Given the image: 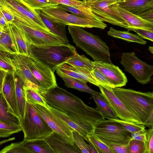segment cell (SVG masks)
Wrapping results in <instances>:
<instances>
[{
  "label": "cell",
  "instance_id": "obj_7",
  "mask_svg": "<svg viewBox=\"0 0 153 153\" xmlns=\"http://www.w3.org/2000/svg\"><path fill=\"white\" fill-rule=\"evenodd\" d=\"M106 144L128 145L131 134L120 123L110 120H104L94 126L92 134Z\"/></svg>",
  "mask_w": 153,
  "mask_h": 153
},
{
  "label": "cell",
  "instance_id": "obj_8",
  "mask_svg": "<svg viewBox=\"0 0 153 153\" xmlns=\"http://www.w3.org/2000/svg\"><path fill=\"white\" fill-rule=\"evenodd\" d=\"M53 21L66 25H74L84 28L105 29L107 25L102 21L79 16L68 13L61 9L54 7L40 9Z\"/></svg>",
  "mask_w": 153,
  "mask_h": 153
},
{
  "label": "cell",
  "instance_id": "obj_60",
  "mask_svg": "<svg viewBox=\"0 0 153 153\" xmlns=\"http://www.w3.org/2000/svg\"><path fill=\"white\" fill-rule=\"evenodd\" d=\"M1 142H0V145L1 144Z\"/></svg>",
  "mask_w": 153,
  "mask_h": 153
},
{
  "label": "cell",
  "instance_id": "obj_41",
  "mask_svg": "<svg viewBox=\"0 0 153 153\" xmlns=\"http://www.w3.org/2000/svg\"><path fill=\"white\" fill-rule=\"evenodd\" d=\"M34 10L55 6L58 4L53 3L49 0H22Z\"/></svg>",
  "mask_w": 153,
  "mask_h": 153
},
{
  "label": "cell",
  "instance_id": "obj_29",
  "mask_svg": "<svg viewBox=\"0 0 153 153\" xmlns=\"http://www.w3.org/2000/svg\"><path fill=\"white\" fill-rule=\"evenodd\" d=\"M92 97L96 104L97 108L102 114L105 118H118L114 112L102 96L97 97L92 95Z\"/></svg>",
  "mask_w": 153,
  "mask_h": 153
},
{
  "label": "cell",
  "instance_id": "obj_31",
  "mask_svg": "<svg viewBox=\"0 0 153 153\" xmlns=\"http://www.w3.org/2000/svg\"><path fill=\"white\" fill-rule=\"evenodd\" d=\"M49 108L53 113L64 121L82 136L85 140L87 141V136L88 134V133L75 121L62 112L49 106Z\"/></svg>",
  "mask_w": 153,
  "mask_h": 153
},
{
  "label": "cell",
  "instance_id": "obj_59",
  "mask_svg": "<svg viewBox=\"0 0 153 153\" xmlns=\"http://www.w3.org/2000/svg\"><path fill=\"white\" fill-rule=\"evenodd\" d=\"M75 0L80 1H82V0Z\"/></svg>",
  "mask_w": 153,
  "mask_h": 153
},
{
  "label": "cell",
  "instance_id": "obj_1",
  "mask_svg": "<svg viewBox=\"0 0 153 153\" xmlns=\"http://www.w3.org/2000/svg\"><path fill=\"white\" fill-rule=\"evenodd\" d=\"M39 92L49 106L75 121L88 134H92L97 123L105 119L97 108L88 106L79 97L57 86Z\"/></svg>",
  "mask_w": 153,
  "mask_h": 153
},
{
  "label": "cell",
  "instance_id": "obj_22",
  "mask_svg": "<svg viewBox=\"0 0 153 153\" xmlns=\"http://www.w3.org/2000/svg\"><path fill=\"white\" fill-rule=\"evenodd\" d=\"M35 10L44 23L52 33L62 39L67 44H69L67 37L65 25L54 22L40 10Z\"/></svg>",
  "mask_w": 153,
  "mask_h": 153
},
{
  "label": "cell",
  "instance_id": "obj_46",
  "mask_svg": "<svg viewBox=\"0 0 153 153\" xmlns=\"http://www.w3.org/2000/svg\"><path fill=\"white\" fill-rule=\"evenodd\" d=\"M145 153H153V127L146 130Z\"/></svg>",
  "mask_w": 153,
  "mask_h": 153
},
{
  "label": "cell",
  "instance_id": "obj_2",
  "mask_svg": "<svg viewBox=\"0 0 153 153\" xmlns=\"http://www.w3.org/2000/svg\"><path fill=\"white\" fill-rule=\"evenodd\" d=\"M115 95L145 126L153 127V92H142L120 87L112 88Z\"/></svg>",
  "mask_w": 153,
  "mask_h": 153
},
{
  "label": "cell",
  "instance_id": "obj_38",
  "mask_svg": "<svg viewBox=\"0 0 153 153\" xmlns=\"http://www.w3.org/2000/svg\"><path fill=\"white\" fill-rule=\"evenodd\" d=\"M0 67L8 72H13L15 70L12 62L11 54L1 50Z\"/></svg>",
  "mask_w": 153,
  "mask_h": 153
},
{
  "label": "cell",
  "instance_id": "obj_25",
  "mask_svg": "<svg viewBox=\"0 0 153 153\" xmlns=\"http://www.w3.org/2000/svg\"><path fill=\"white\" fill-rule=\"evenodd\" d=\"M0 121L20 126V120L14 114L2 91H0Z\"/></svg>",
  "mask_w": 153,
  "mask_h": 153
},
{
  "label": "cell",
  "instance_id": "obj_6",
  "mask_svg": "<svg viewBox=\"0 0 153 153\" xmlns=\"http://www.w3.org/2000/svg\"><path fill=\"white\" fill-rule=\"evenodd\" d=\"M20 123L25 140L44 139L53 131L33 105L27 102L24 117Z\"/></svg>",
  "mask_w": 153,
  "mask_h": 153
},
{
  "label": "cell",
  "instance_id": "obj_27",
  "mask_svg": "<svg viewBox=\"0 0 153 153\" xmlns=\"http://www.w3.org/2000/svg\"><path fill=\"white\" fill-rule=\"evenodd\" d=\"M0 50L11 54H18L14 39L10 32L8 25L3 27L2 32L0 36Z\"/></svg>",
  "mask_w": 153,
  "mask_h": 153
},
{
  "label": "cell",
  "instance_id": "obj_39",
  "mask_svg": "<svg viewBox=\"0 0 153 153\" xmlns=\"http://www.w3.org/2000/svg\"><path fill=\"white\" fill-rule=\"evenodd\" d=\"M0 153H31L27 148L23 146L21 142L12 143L5 147Z\"/></svg>",
  "mask_w": 153,
  "mask_h": 153
},
{
  "label": "cell",
  "instance_id": "obj_5",
  "mask_svg": "<svg viewBox=\"0 0 153 153\" xmlns=\"http://www.w3.org/2000/svg\"><path fill=\"white\" fill-rule=\"evenodd\" d=\"M0 4L4 9L14 17V20L34 29L52 33L36 10L30 7L22 0H0Z\"/></svg>",
  "mask_w": 153,
  "mask_h": 153
},
{
  "label": "cell",
  "instance_id": "obj_33",
  "mask_svg": "<svg viewBox=\"0 0 153 153\" xmlns=\"http://www.w3.org/2000/svg\"><path fill=\"white\" fill-rule=\"evenodd\" d=\"M65 63L70 65L86 68L91 71L94 66L92 61L84 55H80L77 53Z\"/></svg>",
  "mask_w": 153,
  "mask_h": 153
},
{
  "label": "cell",
  "instance_id": "obj_53",
  "mask_svg": "<svg viewBox=\"0 0 153 153\" xmlns=\"http://www.w3.org/2000/svg\"><path fill=\"white\" fill-rule=\"evenodd\" d=\"M7 25L8 24L6 22L0 9V27L3 28L7 26Z\"/></svg>",
  "mask_w": 153,
  "mask_h": 153
},
{
  "label": "cell",
  "instance_id": "obj_13",
  "mask_svg": "<svg viewBox=\"0 0 153 153\" xmlns=\"http://www.w3.org/2000/svg\"><path fill=\"white\" fill-rule=\"evenodd\" d=\"M113 2L110 0H98L90 6L92 11L101 21L118 26L127 29L129 26L121 16L111 8L109 5Z\"/></svg>",
  "mask_w": 153,
  "mask_h": 153
},
{
  "label": "cell",
  "instance_id": "obj_52",
  "mask_svg": "<svg viewBox=\"0 0 153 153\" xmlns=\"http://www.w3.org/2000/svg\"><path fill=\"white\" fill-rule=\"evenodd\" d=\"M7 73L0 67V91H2L3 82Z\"/></svg>",
  "mask_w": 153,
  "mask_h": 153
},
{
  "label": "cell",
  "instance_id": "obj_28",
  "mask_svg": "<svg viewBox=\"0 0 153 153\" xmlns=\"http://www.w3.org/2000/svg\"><path fill=\"white\" fill-rule=\"evenodd\" d=\"M107 33L112 37L121 39L128 42H136L144 45L147 43V42L138 35L130 33L128 31L119 30L110 27Z\"/></svg>",
  "mask_w": 153,
  "mask_h": 153
},
{
  "label": "cell",
  "instance_id": "obj_58",
  "mask_svg": "<svg viewBox=\"0 0 153 153\" xmlns=\"http://www.w3.org/2000/svg\"><path fill=\"white\" fill-rule=\"evenodd\" d=\"M89 0H82V1L83 2H86L88 1Z\"/></svg>",
  "mask_w": 153,
  "mask_h": 153
},
{
  "label": "cell",
  "instance_id": "obj_34",
  "mask_svg": "<svg viewBox=\"0 0 153 153\" xmlns=\"http://www.w3.org/2000/svg\"><path fill=\"white\" fill-rule=\"evenodd\" d=\"M72 135L74 142L80 149L82 153H97L93 146L90 143H87L83 137L77 132L73 130Z\"/></svg>",
  "mask_w": 153,
  "mask_h": 153
},
{
  "label": "cell",
  "instance_id": "obj_9",
  "mask_svg": "<svg viewBox=\"0 0 153 153\" xmlns=\"http://www.w3.org/2000/svg\"><path fill=\"white\" fill-rule=\"evenodd\" d=\"M120 62L125 71L131 74L139 83L145 85L151 80L153 65L140 59L134 52L123 53Z\"/></svg>",
  "mask_w": 153,
  "mask_h": 153
},
{
  "label": "cell",
  "instance_id": "obj_3",
  "mask_svg": "<svg viewBox=\"0 0 153 153\" xmlns=\"http://www.w3.org/2000/svg\"><path fill=\"white\" fill-rule=\"evenodd\" d=\"M68 28L76 45L90 56L94 61L112 63L109 48L98 36L78 26L70 25Z\"/></svg>",
  "mask_w": 153,
  "mask_h": 153
},
{
  "label": "cell",
  "instance_id": "obj_10",
  "mask_svg": "<svg viewBox=\"0 0 153 153\" xmlns=\"http://www.w3.org/2000/svg\"><path fill=\"white\" fill-rule=\"evenodd\" d=\"M20 55L39 82L42 89L40 91H47L57 86L54 73L50 68L31 57Z\"/></svg>",
  "mask_w": 153,
  "mask_h": 153
},
{
  "label": "cell",
  "instance_id": "obj_43",
  "mask_svg": "<svg viewBox=\"0 0 153 153\" xmlns=\"http://www.w3.org/2000/svg\"><path fill=\"white\" fill-rule=\"evenodd\" d=\"M91 73L93 78L99 85L111 88L114 87L108 79L94 66Z\"/></svg>",
  "mask_w": 153,
  "mask_h": 153
},
{
  "label": "cell",
  "instance_id": "obj_42",
  "mask_svg": "<svg viewBox=\"0 0 153 153\" xmlns=\"http://www.w3.org/2000/svg\"><path fill=\"white\" fill-rule=\"evenodd\" d=\"M128 146L129 153H145V143L143 141L131 139Z\"/></svg>",
  "mask_w": 153,
  "mask_h": 153
},
{
  "label": "cell",
  "instance_id": "obj_18",
  "mask_svg": "<svg viewBox=\"0 0 153 153\" xmlns=\"http://www.w3.org/2000/svg\"><path fill=\"white\" fill-rule=\"evenodd\" d=\"M109 6L125 20L129 28H140L153 31V22L145 20L138 15L123 9L116 3L110 4Z\"/></svg>",
  "mask_w": 153,
  "mask_h": 153
},
{
  "label": "cell",
  "instance_id": "obj_47",
  "mask_svg": "<svg viewBox=\"0 0 153 153\" xmlns=\"http://www.w3.org/2000/svg\"><path fill=\"white\" fill-rule=\"evenodd\" d=\"M128 31L132 30L135 32L142 38L153 41V31L137 28H129Z\"/></svg>",
  "mask_w": 153,
  "mask_h": 153
},
{
  "label": "cell",
  "instance_id": "obj_16",
  "mask_svg": "<svg viewBox=\"0 0 153 153\" xmlns=\"http://www.w3.org/2000/svg\"><path fill=\"white\" fill-rule=\"evenodd\" d=\"M11 61L15 71L24 81L26 87L32 88L38 91L42 90L39 82L34 76L30 69L18 53L11 54Z\"/></svg>",
  "mask_w": 153,
  "mask_h": 153
},
{
  "label": "cell",
  "instance_id": "obj_20",
  "mask_svg": "<svg viewBox=\"0 0 153 153\" xmlns=\"http://www.w3.org/2000/svg\"><path fill=\"white\" fill-rule=\"evenodd\" d=\"M7 24L10 32L14 39L18 54L29 56L30 44L26 40L22 30L13 22Z\"/></svg>",
  "mask_w": 153,
  "mask_h": 153
},
{
  "label": "cell",
  "instance_id": "obj_49",
  "mask_svg": "<svg viewBox=\"0 0 153 153\" xmlns=\"http://www.w3.org/2000/svg\"><path fill=\"white\" fill-rule=\"evenodd\" d=\"M138 15L145 20L153 22V9L145 10Z\"/></svg>",
  "mask_w": 153,
  "mask_h": 153
},
{
  "label": "cell",
  "instance_id": "obj_57",
  "mask_svg": "<svg viewBox=\"0 0 153 153\" xmlns=\"http://www.w3.org/2000/svg\"><path fill=\"white\" fill-rule=\"evenodd\" d=\"M3 30V28H1L0 27V36H1L2 33V32Z\"/></svg>",
  "mask_w": 153,
  "mask_h": 153
},
{
  "label": "cell",
  "instance_id": "obj_26",
  "mask_svg": "<svg viewBox=\"0 0 153 153\" xmlns=\"http://www.w3.org/2000/svg\"><path fill=\"white\" fill-rule=\"evenodd\" d=\"M21 143L31 153H54L44 138L31 140L24 139Z\"/></svg>",
  "mask_w": 153,
  "mask_h": 153
},
{
  "label": "cell",
  "instance_id": "obj_4",
  "mask_svg": "<svg viewBox=\"0 0 153 153\" xmlns=\"http://www.w3.org/2000/svg\"><path fill=\"white\" fill-rule=\"evenodd\" d=\"M31 57L44 65L54 73L57 68L77 53L69 44L38 45L30 44Z\"/></svg>",
  "mask_w": 153,
  "mask_h": 153
},
{
  "label": "cell",
  "instance_id": "obj_40",
  "mask_svg": "<svg viewBox=\"0 0 153 153\" xmlns=\"http://www.w3.org/2000/svg\"><path fill=\"white\" fill-rule=\"evenodd\" d=\"M72 66L83 81L89 82L98 87L99 85L93 77L90 71L84 68Z\"/></svg>",
  "mask_w": 153,
  "mask_h": 153
},
{
  "label": "cell",
  "instance_id": "obj_36",
  "mask_svg": "<svg viewBox=\"0 0 153 153\" xmlns=\"http://www.w3.org/2000/svg\"><path fill=\"white\" fill-rule=\"evenodd\" d=\"M120 123L125 129L131 134L137 132L146 130L145 125L143 124H138L132 122L124 120L119 119L107 118Z\"/></svg>",
  "mask_w": 153,
  "mask_h": 153
},
{
  "label": "cell",
  "instance_id": "obj_48",
  "mask_svg": "<svg viewBox=\"0 0 153 153\" xmlns=\"http://www.w3.org/2000/svg\"><path fill=\"white\" fill-rule=\"evenodd\" d=\"M112 153H129L128 145L115 143L107 144Z\"/></svg>",
  "mask_w": 153,
  "mask_h": 153
},
{
  "label": "cell",
  "instance_id": "obj_15",
  "mask_svg": "<svg viewBox=\"0 0 153 153\" xmlns=\"http://www.w3.org/2000/svg\"><path fill=\"white\" fill-rule=\"evenodd\" d=\"M96 67L109 80L114 87H121L125 86L127 79L125 74L118 66L112 63L102 61H92Z\"/></svg>",
  "mask_w": 153,
  "mask_h": 153
},
{
  "label": "cell",
  "instance_id": "obj_54",
  "mask_svg": "<svg viewBox=\"0 0 153 153\" xmlns=\"http://www.w3.org/2000/svg\"><path fill=\"white\" fill-rule=\"evenodd\" d=\"M98 0H89L85 3L88 6H90L92 4Z\"/></svg>",
  "mask_w": 153,
  "mask_h": 153
},
{
  "label": "cell",
  "instance_id": "obj_45",
  "mask_svg": "<svg viewBox=\"0 0 153 153\" xmlns=\"http://www.w3.org/2000/svg\"><path fill=\"white\" fill-rule=\"evenodd\" d=\"M57 69L69 76L79 79L82 81L85 82L83 81L80 78L79 75L74 71L72 66L66 63H64L62 64Z\"/></svg>",
  "mask_w": 153,
  "mask_h": 153
},
{
  "label": "cell",
  "instance_id": "obj_37",
  "mask_svg": "<svg viewBox=\"0 0 153 153\" xmlns=\"http://www.w3.org/2000/svg\"><path fill=\"white\" fill-rule=\"evenodd\" d=\"M22 131L20 126L0 121V137H6Z\"/></svg>",
  "mask_w": 153,
  "mask_h": 153
},
{
  "label": "cell",
  "instance_id": "obj_44",
  "mask_svg": "<svg viewBox=\"0 0 153 153\" xmlns=\"http://www.w3.org/2000/svg\"><path fill=\"white\" fill-rule=\"evenodd\" d=\"M56 7L58 8L61 9L65 11L70 12L73 14L79 16L96 19L90 15L72 6L59 4L56 6Z\"/></svg>",
  "mask_w": 153,
  "mask_h": 153
},
{
  "label": "cell",
  "instance_id": "obj_11",
  "mask_svg": "<svg viewBox=\"0 0 153 153\" xmlns=\"http://www.w3.org/2000/svg\"><path fill=\"white\" fill-rule=\"evenodd\" d=\"M98 87L102 96L120 119L144 125L139 117L115 95L112 88L100 85Z\"/></svg>",
  "mask_w": 153,
  "mask_h": 153
},
{
  "label": "cell",
  "instance_id": "obj_19",
  "mask_svg": "<svg viewBox=\"0 0 153 153\" xmlns=\"http://www.w3.org/2000/svg\"><path fill=\"white\" fill-rule=\"evenodd\" d=\"M2 92L14 114L19 118L14 72H7L3 82Z\"/></svg>",
  "mask_w": 153,
  "mask_h": 153
},
{
  "label": "cell",
  "instance_id": "obj_50",
  "mask_svg": "<svg viewBox=\"0 0 153 153\" xmlns=\"http://www.w3.org/2000/svg\"><path fill=\"white\" fill-rule=\"evenodd\" d=\"M146 130L131 134V139L143 141L145 143L146 140Z\"/></svg>",
  "mask_w": 153,
  "mask_h": 153
},
{
  "label": "cell",
  "instance_id": "obj_30",
  "mask_svg": "<svg viewBox=\"0 0 153 153\" xmlns=\"http://www.w3.org/2000/svg\"><path fill=\"white\" fill-rule=\"evenodd\" d=\"M54 4H59L76 7L93 17L96 20L100 21L98 18L92 11L90 7L87 5L82 1L75 0H49Z\"/></svg>",
  "mask_w": 153,
  "mask_h": 153
},
{
  "label": "cell",
  "instance_id": "obj_56",
  "mask_svg": "<svg viewBox=\"0 0 153 153\" xmlns=\"http://www.w3.org/2000/svg\"><path fill=\"white\" fill-rule=\"evenodd\" d=\"M111 1H112L113 3H117L120 2V1H122L123 0H110Z\"/></svg>",
  "mask_w": 153,
  "mask_h": 153
},
{
  "label": "cell",
  "instance_id": "obj_17",
  "mask_svg": "<svg viewBox=\"0 0 153 153\" xmlns=\"http://www.w3.org/2000/svg\"><path fill=\"white\" fill-rule=\"evenodd\" d=\"M44 139L54 153H82L75 143L74 145L71 144L61 135L55 131H53Z\"/></svg>",
  "mask_w": 153,
  "mask_h": 153
},
{
  "label": "cell",
  "instance_id": "obj_24",
  "mask_svg": "<svg viewBox=\"0 0 153 153\" xmlns=\"http://www.w3.org/2000/svg\"><path fill=\"white\" fill-rule=\"evenodd\" d=\"M56 70L58 75L63 79L65 85L67 87L75 89L81 91L85 92L93 96L97 97L102 96L101 92L96 91L88 86L87 82L82 81L69 76L57 69Z\"/></svg>",
  "mask_w": 153,
  "mask_h": 153
},
{
  "label": "cell",
  "instance_id": "obj_51",
  "mask_svg": "<svg viewBox=\"0 0 153 153\" xmlns=\"http://www.w3.org/2000/svg\"><path fill=\"white\" fill-rule=\"evenodd\" d=\"M0 9L7 23L13 22L14 20V17L10 13L4 9L0 4Z\"/></svg>",
  "mask_w": 153,
  "mask_h": 153
},
{
  "label": "cell",
  "instance_id": "obj_21",
  "mask_svg": "<svg viewBox=\"0 0 153 153\" xmlns=\"http://www.w3.org/2000/svg\"><path fill=\"white\" fill-rule=\"evenodd\" d=\"M117 4L123 9L137 15L153 9V0H123Z\"/></svg>",
  "mask_w": 153,
  "mask_h": 153
},
{
  "label": "cell",
  "instance_id": "obj_14",
  "mask_svg": "<svg viewBox=\"0 0 153 153\" xmlns=\"http://www.w3.org/2000/svg\"><path fill=\"white\" fill-rule=\"evenodd\" d=\"M13 22L22 30L30 44L38 45L67 44L62 39L54 34L34 29L17 21L14 20Z\"/></svg>",
  "mask_w": 153,
  "mask_h": 153
},
{
  "label": "cell",
  "instance_id": "obj_23",
  "mask_svg": "<svg viewBox=\"0 0 153 153\" xmlns=\"http://www.w3.org/2000/svg\"><path fill=\"white\" fill-rule=\"evenodd\" d=\"M14 75L19 113L20 120L24 117L26 104V85L24 80L14 71Z\"/></svg>",
  "mask_w": 153,
  "mask_h": 153
},
{
  "label": "cell",
  "instance_id": "obj_55",
  "mask_svg": "<svg viewBox=\"0 0 153 153\" xmlns=\"http://www.w3.org/2000/svg\"><path fill=\"white\" fill-rule=\"evenodd\" d=\"M148 50L152 54L153 53V47L152 46H149Z\"/></svg>",
  "mask_w": 153,
  "mask_h": 153
},
{
  "label": "cell",
  "instance_id": "obj_35",
  "mask_svg": "<svg viewBox=\"0 0 153 153\" xmlns=\"http://www.w3.org/2000/svg\"><path fill=\"white\" fill-rule=\"evenodd\" d=\"M87 142L94 147L97 153H112L108 146L93 134H88Z\"/></svg>",
  "mask_w": 153,
  "mask_h": 153
},
{
  "label": "cell",
  "instance_id": "obj_32",
  "mask_svg": "<svg viewBox=\"0 0 153 153\" xmlns=\"http://www.w3.org/2000/svg\"><path fill=\"white\" fill-rule=\"evenodd\" d=\"M25 93L26 101L28 103L38 104L48 108L45 99L37 90L26 86Z\"/></svg>",
  "mask_w": 153,
  "mask_h": 153
},
{
  "label": "cell",
  "instance_id": "obj_12",
  "mask_svg": "<svg viewBox=\"0 0 153 153\" xmlns=\"http://www.w3.org/2000/svg\"><path fill=\"white\" fill-rule=\"evenodd\" d=\"M39 115L54 131L63 136L72 145L75 143L72 135L73 129L48 108L38 104L33 105Z\"/></svg>",
  "mask_w": 153,
  "mask_h": 153
}]
</instances>
